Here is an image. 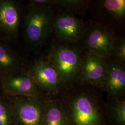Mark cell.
Instances as JSON below:
<instances>
[{
	"instance_id": "obj_1",
	"label": "cell",
	"mask_w": 125,
	"mask_h": 125,
	"mask_svg": "<svg viewBox=\"0 0 125 125\" xmlns=\"http://www.w3.org/2000/svg\"><path fill=\"white\" fill-rule=\"evenodd\" d=\"M103 92L89 85L74 84L61 88L57 97L69 125H107Z\"/></svg>"
},
{
	"instance_id": "obj_2",
	"label": "cell",
	"mask_w": 125,
	"mask_h": 125,
	"mask_svg": "<svg viewBox=\"0 0 125 125\" xmlns=\"http://www.w3.org/2000/svg\"><path fill=\"white\" fill-rule=\"evenodd\" d=\"M83 52V48L80 45L56 42L51 44L47 60L57 72L62 88L77 83Z\"/></svg>"
},
{
	"instance_id": "obj_3",
	"label": "cell",
	"mask_w": 125,
	"mask_h": 125,
	"mask_svg": "<svg viewBox=\"0 0 125 125\" xmlns=\"http://www.w3.org/2000/svg\"><path fill=\"white\" fill-rule=\"evenodd\" d=\"M54 7H42L27 3L23 16L25 40L33 49L45 45L52 33Z\"/></svg>"
},
{
	"instance_id": "obj_4",
	"label": "cell",
	"mask_w": 125,
	"mask_h": 125,
	"mask_svg": "<svg viewBox=\"0 0 125 125\" xmlns=\"http://www.w3.org/2000/svg\"><path fill=\"white\" fill-rule=\"evenodd\" d=\"M3 94L11 111L13 125H43L45 110L52 97L42 93L33 97Z\"/></svg>"
},
{
	"instance_id": "obj_5",
	"label": "cell",
	"mask_w": 125,
	"mask_h": 125,
	"mask_svg": "<svg viewBox=\"0 0 125 125\" xmlns=\"http://www.w3.org/2000/svg\"><path fill=\"white\" fill-rule=\"evenodd\" d=\"M86 27L87 23L72 14L59 10L54 13L52 33L59 43L76 45L83 40Z\"/></svg>"
},
{
	"instance_id": "obj_6",
	"label": "cell",
	"mask_w": 125,
	"mask_h": 125,
	"mask_svg": "<svg viewBox=\"0 0 125 125\" xmlns=\"http://www.w3.org/2000/svg\"><path fill=\"white\" fill-rule=\"evenodd\" d=\"M118 35L116 31L94 22L87 23L83 39L85 51L90 53L108 59Z\"/></svg>"
},
{
	"instance_id": "obj_7",
	"label": "cell",
	"mask_w": 125,
	"mask_h": 125,
	"mask_svg": "<svg viewBox=\"0 0 125 125\" xmlns=\"http://www.w3.org/2000/svg\"><path fill=\"white\" fill-rule=\"evenodd\" d=\"M1 93L11 96L33 97L41 93L33 78L24 68L0 75Z\"/></svg>"
},
{
	"instance_id": "obj_8",
	"label": "cell",
	"mask_w": 125,
	"mask_h": 125,
	"mask_svg": "<svg viewBox=\"0 0 125 125\" xmlns=\"http://www.w3.org/2000/svg\"><path fill=\"white\" fill-rule=\"evenodd\" d=\"M20 1L0 0V41L9 44L18 39L22 21Z\"/></svg>"
},
{
	"instance_id": "obj_9",
	"label": "cell",
	"mask_w": 125,
	"mask_h": 125,
	"mask_svg": "<svg viewBox=\"0 0 125 125\" xmlns=\"http://www.w3.org/2000/svg\"><path fill=\"white\" fill-rule=\"evenodd\" d=\"M91 3L90 6L88 4V9H91L94 22L115 31L116 27L123 24L125 0H103Z\"/></svg>"
},
{
	"instance_id": "obj_10",
	"label": "cell",
	"mask_w": 125,
	"mask_h": 125,
	"mask_svg": "<svg viewBox=\"0 0 125 125\" xmlns=\"http://www.w3.org/2000/svg\"><path fill=\"white\" fill-rule=\"evenodd\" d=\"M35 81L41 93L50 97L57 96L62 88L58 75L47 60L37 58L27 70Z\"/></svg>"
},
{
	"instance_id": "obj_11",
	"label": "cell",
	"mask_w": 125,
	"mask_h": 125,
	"mask_svg": "<svg viewBox=\"0 0 125 125\" xmlns=\"http://www.w3.org/2000/svg\"><path fill=\"white\" fill-rule=\"evenodd\" d=\"M108 59L85 51L81 60L80 73L76 84L89 85L102 90V82Z\"/></svg>"
},
{
	"instance_id": "obj_12",
	"label": "cell",
	"mask_w": 125,
	"mask_h": 125,
	"mask_svg": "<svg viewBox=\"0 0 125 125\" xmlns=\"http://www.w3.org/2000/svg\"><path fill=\"white\" fill-rule=\"evenodd\" d=\"M102 91L106 93L107 101L125 100V65L109 60L103 78Z\"/></svg>"
},
{
	"instance_id": "obj_13",
	"label": "cell",
	"mask_w": 125,
	"mask_h": 125,
	"mask_svg": "<svg viewBox=\"0 0 125 125\" xmlns=\"http://www.w3.org/2000/svg\"><path fill=\"white\" fill-rule=\"evenodd\" d=\"M23 65L22 58L9 44L0 41V75L22 69Z\"/></svg>"
},
{
	"instance_id": "obj_14",
	"label": "cell",
	"mask_w": 125,
	"mask_h": 125,
	"mask_svg": "<svg viewBox=\"0 0 125 125\" xmlns=\"http://www.w3.org/2000/svg\"><path fill=\"white\" fill-rule=\"evenodd\" d=\"M43 125H69L66 115L57 96L50 98L43 117Z\"/></svg>"
},
{
	"instance_id": "obj_15",
	"label": "cell",
	"mask_w": 125,
	"mask_h": 125,
	"mask_svg": "<svg viewBox=\"0 0 125 125\" xmlns=\"http://www.w3.org/2000/svg\"><path fill=\"white\" fill-rule=\"evenodd\" d=\"M104 115L107 125H125V100L105 102Z\"/></svg>"
},
{
	"instance_id": "obj_16",
	"label": "cell",
	"mask_w": 125,
	"mask_h": 125,
	"mask_svg": "<svg viewBox=\"0 0 125 125\" xmlns=\"http://www.w3.org/2000/svg\"><path fill=\"white\" fill-rule=\"evenodd\" d=\"M89 0H55L54 7L59 10L75 16L83 15L88 10Z\"/></svg>"
},
{
	"instance_id": "obj_17",
	"label": "cell",
	"mask_w": 125,
	"mask_h": 125,
	"mask_svg": "<svg viewBox=\"0 0 125 125\" xmlns=\"http://www.w3.org/2000/svg\"><path fill=\"white\" fill-rule=\"evenodd\" d=\"M109 60L125 65V38L118 36L113 46Z\"/></svg>"
},
{
	"instance_id": "obj_18",
	"label": "cell",
	"mask_w": 125,
	"mask_h": 125,
	"mask_svg": "<svg viewBox=\"0 0 125 125\" xmlns=\"http://www.w3.org/2000/svg\"><path fill=\"white\" fill-rule=\"evenodd\" d=\"M0 125H13L11 110L4 96L0 93Z\"/></svg>"
},
{
	"instance_id": "obj_19",
	"label": "cell",
	"mask_w": 125,
	"mask_h": 125,
	"mask_svg": "<svg viewBox=\"0 0 125 125\" xmlns=\"http://www.w3.org/2000/svg\"><path fill=\"white\" fill-rule=\"evenodd\" d=\"M28 3L42 7H54L55 0H30Z\"/></svg>"
}]
</instances>
